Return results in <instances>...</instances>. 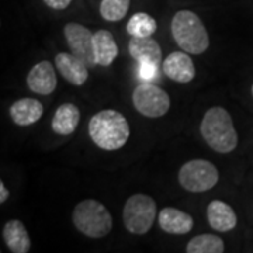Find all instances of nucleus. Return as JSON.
<instances>
[{
    "label": "nucleus",
    "instance_id": "f257e3e1",
    "mask_svg": "<svg viewBox=\"0 0 253 253\" xmlns=\"http://www.w3.org/2000/svg\"><path fill=\"white\" fill-rule=\"evenodd\" d=\"M129 124L117 110H101L89 121L91 141L104 151L121 149L129 139Z\"/></svg>",
    "mask_w": 253,
    "mask_h": 253
},
{
    "label": "nucleus",
    "instance_id": "b1692460",
    "mask_svg": "<svg viewBox=\"0 0 253 253\" xmlns=\"http://www.w3.org/2000/svg\"><path fill=\"white\" fill-rule=\"evenodd\" d=\"M9 190L7 187L4 186V183L3 181H0V204H3V203H6V200L9 199Z\"/></svg>",
    "mask_w": 253,
    "mask_h": 253
},
{
    "label": "nucleus",
    "instance_id": "dca6fc26",
    "mask_svg": "<svg viewBox=\"0 0 253 253\" xmlns=\"http://www.w3.org/2000/svg\"><path fill=\"white\" fill-rule=\"evenodd\" d=\"M93 55L99 66H110L118 56V46L114 36L107 30H99L93 36Z\"/></svg>",
    "mask_w": 253,
    "mask_h": 253
},
{
    "label": "nucleus",
    "instance_id": "6ab92c4d",
    "mask_svg": "<svg viewBox=\"0 0 253 253\" xmlns=\"http://www.w3.org/2000/svg\"><path fill=\"white\" fill-rule=\"evenodd\" d=\"M225 251V244L222 238L214 234H201L190 239L186 245L187 253H222Z\"/></svg>",
    "mask_w": 253,
    "mask_h": 253
},
{
    "label": "nucleus",
    "instance_id": "393cba45",
    "mask_svg": "<svg viewBox=\"0 0 253 253\" xmlns=\"http://www.w3.org/2000/svg\"><path fill=\"white\" fill-rule=\"evenodd\" d=\"M252 96H253V84H252Z\"/></svg>",
    "mask_w": 253,
    "mask_h": 253
},
{
    "label": "nucleus",
    "instance_id": "423d86ee",
    "mask_svg": "<svg viewBox=\"0 0 253 253\" xmlns=\"http://www.w3.org/2000/svg\"><path fill=\"white\" fill-rule=\"evenodd\" d=\"M219 181L217 166L207 159H191L179 170V183L190 193H204L214 189Z\"/></svg>",
    "mask_w": 253,
    "mask_h": 253
},
{
    "label": "nucleus",
    "instance_id": "5701e85b",
    "mask_svg": "<svg viewBox=\"0 0 253 253\" xmlns=\"http://www.w3.org/2000/svg\"><path fill=\"white\" fill-rule=\"evenodd\" d=\"M44 3H45L49 9L65 10L72 3V0H44Z\"/></svg>",
    "mask_w": 253,
    "mask_h": 253
},
{
    "label": "nucleus",
    "instance_id": "f8f14e48",
    "mask_svg": "<svg viewBox=\"0 0 253 253\" xmlns=\"http://www.w3.org/2000/svg\"><path fill=\"white\" fill-rule=\"evenodd\" d=\"M158 222L163 232L170 235H186L194 226L193 217L174 207H165L158 214Z\"/></svg>",
    "mask_w": 253,
    "mask_h": 253
},
{
    "label": "nucleus",
    "instance_id": "2eb2a0df",
    "mask_svg": "<svg viewBox=\"0 0 253 253\" xmlns=\"http://www.w3.org/2000/svg\"><path fill=\"white\" fill-rule=\"evenodd\" d=\"M10 117L18 126H28L36 124L44 114V106L40 100L24 97L14 101L10 106Z\"/></svg>",
    "mask_w": 253,
    "mask_h": 253
},
{
    "label": "nucleus",
    "instance_id": "f03ea898",
    "mask_svg": "<svg viewBox=\"0 0 253 253\" xmlns=\"http://www.w3.org/2000/svg\"><path fill=\"white\" fill-rule=\"evenodd\" d=\"M200 134L206 144L218 154H231L239 141L231 114L218 106L206 111L200 124Z\"/></svg>",
    "mask_w": 253,
    "mask_h": 253
},
{
    "label": "nucleus",
    "instance_id": "f3484780",
    "mask_svg": "<svg viewBox=\"0 0 253 253\" xmlns=\"http://www.w3.org/2000/svg\"><path fill=\"white\" fill-rule=\"evenodd\" d=\"M81 121V110L73 103H63L55 111L52 118V131L58 135H71L76 131Z\"/></svg>",
    "mask_w": 253,
    "mask_h": 253
},
{
    "label": "nucleus",
    "instance_id": "4468645a",
    "mask_svg": "<svg viewBox=\"0 0 253 253\" xmlns=\"http://www.w3.org/2000/svg\"><path fill=\"white\" fill-rule=\"evenodd\" d=\"M128 52L139 63L148 62L159 66L162 62L161 45L152 37H132L128 42Z\"/></svg>",
    "mask_w": 253,
    "mask_h": 253
},
{
    "label": "nucleus",
    "instance_id": "0eeeda50",
    "mask_svg": "<svg viewBox=\"0 0 253 253\" xmlns=\"http://www.w3.org/2000/svg\"><path fill=\"white\" fill-rule=\"evenodd\" d=\"M135 110L148 118L163 117L170 109V97L166 91L154 83L144 82L132 93Z\"/></svg>",
    "mask_w": 253,
    "mask_h": 253
},
{
    "label": "nucleus",
    "instance_id": "aec40b11",
    "mask_svg": "<svg viewBox=\"0 0 253 253\" xmlns=\"http://www.w3.org/2000/svg\"><path fill=\"white\" fill-rule=\"evenodd\" d=\"M156 28V20L142 11L131 16L126 23V33L131 37H152Z\"/></svg>",
    "mask_w": 253,
    "mask_h": 253
},
{
    "label": "nucleus",
    "instance_id": "a211bd4d",
    "mask_svg": "<svg viewBox=\"0 0 253 253\" xmlns=\"http://www.w3.org/2000/svg\"><path fill=\"white\" fill-rule=\"evenodd\" d=\"M3 241L13 253H27L31 241L24 224L18 219H10L3 226Z\"/></svg>",
    "mask_w": 253,
    "mask_h": 253
},
{
    "label": "nucleus",
    "instance_id": "412c9836",
    "mask_svg": "<svg viewBox=\"0 0 253 253\" xmlns=\"http://www.w3.org/2000/svg\"><path fill=\"white\" fill-rule=\"evenodd\" d=\"M131 0H101L100 16L109 23H117L126 17Z\"/></svg>",
    "mask_w": 253,
    "mask_h": 253
},
{
    "label": "nucleus",
    "instance_id": "9b49d317",
    "mask_svg": "<svg viewBox=\"0 0 253 253\" xmlns=\"http://www.w3.org/2000/svg\"><path fill=\"white\" fill-rule=\"evenodd\" d=\"M58 84L55 68L49 61H41L36 63L27 75V86L37 94H51Z\"/></svg>",
    "mask_w": 253,
    "mask_h": 253
},
{
    "label": "nucleus",
    "instance_id": "6e6552de",
    "mask_svg": "<svg viewBox=\"0 0 253 253\" xmlns=\"http://www.w3.org/2000/svg\"><path fill=\"white\" fill-rule=\"evenodd\" d=\"M63 36L71 52L79 56L89 66H94V55H93V36L90 30L79 23H68L63 27Z\"/></svg>",
    "mask_w": 253,
    "mask_h": 253
},
{
    "label": "nucleus",
    "instance_id": "39448f33",
    "mask_svg": "<svg viewBox=\"0 0 253 253\" xmlns=\"http://www.w3.org/2000/svg\"><path fill=\"white\" fill-rule=\"evenodd\" d=\"M156 218V203L148 194L138 193L126 200L123 208V222L128 232L145 235L151 231Z\"/></svg>",
    "mask_w": 253,
    "mask_h": 253
},
{
    "label": "nucleus",
    "instance_id": "1a4fd4ad",
    "mask_svg": "<svg viewBox=\"0 0 253 253\" xmlns=\"http://www.w3.org/2000/svg\"><path fill=\"white\" fill-rule=\"evenodd\" d=\"M55 66L66 82L82 86L89 79V65L72 52H61L55 56Z\"/></svg>",
    "mask_w": 253,
    "mask_h": 253
},
{
    "label": "nucleus",
    "instance_id": "20e7f679",
    "mask_svg": "<svg viewBox=\"0 0 253 253\" xmlns=\"http://www.w3.org/2000/svg\"><path fill=\"white\" fill-rule=\"evenodd\" d=\"M72 222L82 235L93 239L104 238L113 229V217L103 203L87 199L76 204L72 212Z\"/></svg>",
    "mask_w": 253,
    "mask_h": 253
},
{
    "label": "nucleus",
    "instance_id": "9d476101",
    "mask_svg": "<svg viewBox=\"0 0 253 253\" xmlns=\"http://www.w3.org/2000/svg\"><path fill=\"white\" fill-rule=\"evenodd\" d=\"M163 73L177 83H190L196 76V66L186 51L169 54L162 63Z\"/></svg>",
    "mask_w": 253,
    "mask_h": 253
},
{
    "label": "nucleus",
    "instance_id": "7ed1b4c3",
    "mask_svg": "<svg viewBox=\"0 0 253 253\" xmlns=\"http://www.w3.org/2000/svg\"><path fill=\"white\" fill-rule=\"evenodd\" d=\"M172 36L183 51L193 55L204 54L210 46L208 31L201 18L190 10H180L172 20Z\"/></svg>",
    "mask_w": 253,
    "mask_h": 253
},
{
    "label": "nucleus",
    "instance_id": "4be33fe9",
    "mask_svg": "<svg viewBox=\"0 0 253 253\" xmlns=\"http://www.w3.org/2000/svg\"><path fill=\"white\" fill-rule=\"evenodd\" d=\"M158 73V66L154 63L142 62L139 63V76L144 79V81H151L154 79Z\"/></svg>",
    "mask_w": 253,
    "mask_h": 253
},
{
    "label": "nucleus",
    "instance_id": "ddd939ff",
    "mask_svg": "<svg viewBox=\"0 0 253 253\" xmlns=\"http://www.w3.org/2000/svg\"><path fill=\"white\" fill-rule=\"evenodd\" d=\"M208 225L218 232H229L238 224L234 208L225 201L212 200L207 206Z\"/></svg>",
    "mask_w": 253,
    "mask_h": 253
}]
</instances>
